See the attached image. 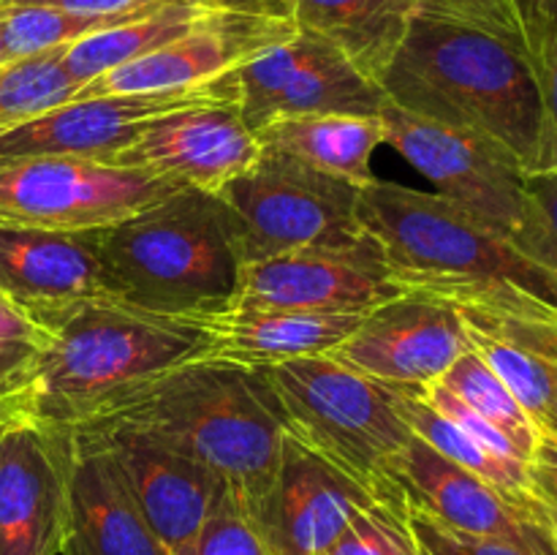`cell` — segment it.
Returning a JSON list of instances; mask_svg holds the SVG:
<instances>
[{
  "label": "cell",
  "mask_w": 557,
  "mask_h": 555,
  "mask_svg": "<svg viewBox=\"0 0 557 555\" xmlns=\"http://www.w3.org/2000/svg\"><path fill=\"white\" fill-rule=\"evenodd\" d=\"M359 223L400 292L500 319L557 316V275L435 190L379 180L359 190Z\"/></svg>",
  "instance_id": "6da1fadb"
},
{
  "label": "cell",
  "mask_w": 557,
  "mask_h": 555,
  "mask_svg": "<svg viewBox=\"0 0 557 555\" xmlns=\"http://www.w3.org/2000/svg\"><path fill=\"white\" fill-rule=\"evenodd\" d=\"M82 430H128L210 468L253 520L264 504L286 424L256 370L190 362Z\"/></svg>",
  "instance_id": "7a4b0ae2"
},
{
  "label": "cell",
  "mask_w": 557,
  "mask_h": 555,
  "mask_svg": "<svg viewBox=\"0 0 557 555\" xmlns=\"http://www.w3.org/2000/svg\"><path fill=\"white\" fill-rule=\"evenodd\" d=\"M52 346L41 365L27 417L82 430L112 417L152 384L207 359L199 319L150 313L114 299H92L47 326Z\"/></svg>",
  "instance_id": "3957f363"
},
{
  "label": "cell",
  "mask_w": 557,
  "mask_h": 555,
  "mask_svg": "<svg viewBox=\"0 0 557 555\" xmlns=\"http://www.w3.org/2000/svg\"><path fill=\"white\" fill-rule=\"evenodd\" d=\"M379 87L406 112L498 141L525 172L536 163L542 101L525 49L417 14Z\"/></svg>",
  "instance_id": "277c9868"
},
{
  "label": "cell",
  "mask_w": 557,
  "mask_h": 555,
  "mask_svg": "<svg viewBox=\"0 0 557 555\" xmlns=\"http://www.w3.org/2000/svg\"><path fill=\"white\" fill-rule=\"evenodd\" d=\"M98 256L109 299L177 319L232 308L243 270L226 205L194 188L101 229Z\"/></svg>",
  "instance_id": "5b68a950"
},
{
  "label": "cell",
  "mask_w": 557,
  "mask_h": 555,
  "mask_svg": "<svg viewBox=\"0 0 557 555\" xmlns=\"http://www.w3.org/2000/svg\"><path fill=\"white\" fill-rule=\"evenodd\" d=\"M256 373L270 390L286 433L354 477L392 488L389 466L413 435L397 411L395 386L330 357H299Z\"/></svg>",
  "instance_id": "8992f818"
},
{
  "label": "cell",
  "mask_w": 557,
  "mask_h": 555,
  "mask_svg": "<svg viewBox=\"0 0 557 555\" xmlns=\"http://www.w3.org/2000/svg\"><path fill=\"white\" fill-rule=\"evenodd\" d=\"M357 185L315 172L281 152L259 161L218 190L232 215L243 264L364 234Z\"/></svg>",
  "instance_id": "52a82bcc"
},
{
  "label": "cell",
  "mask_w": 557,
  "mask_h": 555,
  "mask_svg": "<svg viewBox=\"0 0 557 555\" xmlns=\"http://www.w3.org/2000/svg\"><path fill=\"white\" fill-rule=\"evenodd\" d=\"M174 190L183 188L107 161L9 158L0 161V223L96 232L136 215Z\"/></svg>",
  "instance_id": "ba28073f"
},
{
  "label": "cell",
  "mask_w": 557,
  "mask_h": 555,
  "mask_svg": "<svg viewBox=\"0 0 557 555\" xmlns=\"http://www.w3.org/2000/svg\"><path fill=\"white\" fill-rule=\"evenodd\" d=\"M386 145L406 158L435 194L509 239L522 215L525 166L506 147L476 131L435 123L386 101Z\"/></svg>",
  "instance_id": "9c48e42d"
},
{
  "label": "cell",
  "mask_w": 557,
  "mask_h": 555,
  "mask_svg": "<svg viewBox=\"0 0 557 555\" xmlns=\"http://www.w3.org/2000/svg\"><path fill=\"white\" fill-rule=\"evenodd\" d=\"M210 103H239L237 71L223 79L183 90L131 92V96L71 98L60 107L47 109L25 120L16 128L0 134V161L9 158H82L107 161L161 114Z\"/></svg>",
  "instance_id": "30bf717a"
},
{
  "label": "cell",
  "mask_w": 557,
  "mask_h": 555,
  "mask_svg": "<svg viewBox=\"0 0 557 555\" xmlns=\"http://www.w3.org/2000/svg\"><path fill=\"white\" fill-rule=\"evenodd\" d=\"M239 114L250 131L305 114H381L386 96L341 49L297 30L237 71Z\"/></svg>",
  "instance_id": "8fae6325"
},
{
  "label": "cell",
  "mask_w": 557,
  "mask_h": 555,
  "mask_svg": "<svg viewBox=\"0 0 557 555\" xmlns=\"http://www.w3.org/2000/svg\"><path fill=\"white\" fill-rule=\"evenodd\" d=\"M397 294L403 292L392 283L384 250L364 232L346 243L243 264L232 308L368 313Z\"/></svg>",
  "instance_id": "7c38bea8"
},
{
  "label": "cell",
  "mask_w": 557,
  "mask_h": 555,
  "mask_svg": "<svg viewBox=\"0 0 557 555\" xmlns=\"http://www.w3.org/2000/svg\"><path fill=\"white\" fill-rule=\"evenodd\" d=\"M71 430L27 414L0 424V555H63Z\"/></svg>",
  "instance_id": "4fadbf2b"
},
{
  "label": "cell",
  "mask_w": 557,
  "mask_h": 555,
  "mask_svg": "<svg viewBox=\"0 0 557 555\" xmlns=\"http://www.w3.org/2000/svg\"><path fill=\"white\" fill-rule=\"evenodd\" d=\"M392 488H375L286 433L275 482L253 517L270 555H324L354 517Z\"/></svg>",
  "instance_id": "5bb4252c"
},
{
  "label": "cell",
  "mask_w": 557,
  "mask_h": 555,
  "mask_svg": "<svg viewBox=\"0 0 557 555\" xmlns=\"http://www.w3.org/2000/svg\"><path fill=\"white\" fill-rule=\"evenodd\" d=\"M471 348L460 308L403 292L368 310L357 330L324 357L381 384L424 390Z\"/></svg>",
  "instance_id": "9a60e30c"
},
{
  "label": "cell",
  "mask_w": 557,
  "mask_h": 555,
  "mask_svg": "<svg viewBox=\"0 0 557 555\" xmlns=\"http://www.w3.org/2000/svg\"><path fill=\"white\" fill-rule=\"evenodd\" d=\"M389 482L417 509L473 536L504 539L533 555H557V544L533 495H511L411 435L389 466Z\"/></svg>",
  "instance_id": "2e32d148"
},
{
  "label": "cell",
  "mask_w": 557,
  "mask_h": 555,
  "mask_svg": "<svg viewBox=\"0 0 557 555\" xmlns=\"http://www.w3.org/2000/svg\"><path fill=\"white\" fill-rule=\"evenodd\" d=\"M297 30L292 14L281 11H228L158 52L85 82L74 98L183 90L223 79Z\"/></svg>",
  "instance_id": "e0dca14e"
},
{
  "label": "cell",
  "mask_w": 557,
  "mask_h": 555,
  "mask_svg": "<svg viewBox=\"0 0 557 555\" xmlns=\"http://www.w3.org/2000/svg\"><path fill=\"white\" fill-rule=\"evenodd\" d=\"M259 156V139L245 125L237 103H210L150 120L112 163L177 188L218 194Z\"/></svg>",
  "instance_id": "ac0fdd59"
},
{
  "label": "cell",
  "mask_w": 557,
  "mask_h": 555,
  "mask_svg": "<svg viewBox=\"0 0 557 555\" xmlns=\"http://www.w3.org/2000/svg\"><path fill=\"white\" fill-rule=\"evenodd\" d=\"M96 232H52L0 223V297L49 326L103 288Z\"/></svg>",
  "instance_id": "d6986e66"
},
{
  "label": "cell",
  "mask_w": 557,
  "mask_h": 555,
  "mask_svg": "<svg viewBox=\"0 0 557 555\" xmlns=\"http://www.w3.org/2000/svg\"><path fill=\"white\" fill-rule=\"evenodd\" d=\"M76 433V430H71ZM109 446L147 526L169 555H190L226 484L190 457L128 430H85Z\"/></svg>",
  "instance_id": "ffe728a7"
},
{
  "label": "cell",
  "mask_w": 557,
  "mask_h": 555,
  "mask_svg": "<svg viewBox=\"0 0 557 555\" xmlns=\"http://www.w3.org/2000/svg\"><path fill=\"white\" fill-rule=\"evenodd\" d=\"M63 555H169L136 506L117 460L96 433L76 430Z\"/></svg>",
  "instance_id": "44dd1931"
},
{
  "label": "cell",
  "mask_w": 557,
  "mask_h": 555,
  "mask_svg": "<svg viewBox=\"0 0 557 555\" xmlns=\"http://www.w3.org/2000/svg\"><path fill=\"white\" fill-rule=\"evenodd\" d=\"M362 319L364 313L226 308L199 321L210 341V362L264 370L299 357H324L346 341Z\"/></svg>",
  "instance_id": "7402d4cb"
},
{
  "label": "cell",
  "mask_w": 557,
  "mask_h": 555,
  "mask_svg": "<svg viewBox=\"0 0 557 555\" xmlns=\"http://www.w3.org/2000/svg\"><path fill=\"white\" fill-rule=\"evenodd\" d=\"M261 150L281 152L315 172L364 188L373 183V156L386 145L381 114H305L253 131Z\"/></svg>",
  "instance_id": "603a6c76"
},
{
  "label": "cell",
  "mask_w": 557,
  "mask_h": 555,
  "mask_svg": "<svg viewBox=\"0 0 557 555\" xmlns=\"http://www.w3.org/2000/svg\"><path fill=\"white\" fill-rule=\"evenodd\" d=\"M228 11H281L292 14L286 5H264L248 3V0H174V3L161 5L150 11L141 20L131 25L112 27V30L96 33L90 38L71 44L63 52V65L76 85L96 79L117 65L131 63L136 58L158 52L169 44L180 41L188 33L199 30L207 22L218 20Z\"/></svg>",
  "instance_id": "cb8c5ba5"
},
{
  "label": "cell",
  "mask_w": 557,
  "mask_h": 555,
  "mask_svg": "<svg viewBox=\"0 0 557 555\" xmlns=\"http://www.w3.org/2000/svg\"><path fill=\"white\" fill-rule=\"evenodd\" d=\"M299 30L341 49L379 85L408 36L417 0H288Z\"/></svg>",
  "instance_id": "d4e9b609"
},
{
  "label": "cell",
  "mask_w": 557,
  "mask_h": 555,
  "mask_svg": "<svg viewBox=\"0 0 557 555\" xmlns=\"http://www.w3.org/2000/svg\"><path fill=\"white\" fill-rule=\"evenodd\" d=\"M395 403L400 417L411 428V433L419 435L424 444L433 446L446 460L457 462L466 471L487 479L490 484L506 490V493L531 495V471H528V462L509 460V457H498L490 449H484L460 424H455L446 414H441L424 397L422 390L395 386Z\"/></svg>",
  "instance_id": "484cf974"
},
{
  "label": "cell",
  "mask_w": 557,
  "mask_h": 555,
  "mask_svg": "<svg viewBox=\"0 0 557 555\" xmlns=\"http://www.w3.org/2000/svg\"><path fill=\"white\" fill-rule=\"evenodd\" d=\"M438 384H444L446 390L455 397H460L468 408L479 414V417L487 419L498 433H504L511 441L520 457L525 462L533 460V455L542 446V433L533 424V419L528 417L525 408L517 403V397L511 395L509 386L493 373L487 362L479 357L476 348L462 354L444 375H441Z\"/></svg>",
  "instance_id": "4316f807"
},
{
  "label": "cell",
  "mask_w": 557,
  "mask_h": 555,
  "mask_svg": "<svg viewBox=\"0 0 557 555\" xmlns=\"http://www.w3.org/2000/svg\"><path fill=\"white\" fill-rule=\"evenodd\" d=\"M120 25H128V20L3 0L5 60H22L30 58V54L49 52V49L71 47L82 38H90L96 33L112 30V27Z\"/></svg>",
  "instance_id": "83f0119b"
},
{
  "label": "cell",
  "mask_w": 557,
  "mask_h": 555,
  "mask_svg": "<svg viewBox=\"0 0 557 555\" xmlns=\"http://www.w3.org/2000/svg\"><path fill=\"white\" fill-rule=\"evenodd\" d=\"M63 49L0 63V134L71 101L79 90L63 65Z\"/></svg>",
  "instance_id": "f1b7e54d"
},
{
  "label": "cell",
  "mask_w": 557,
  "mask_h": 555,
  "mask_svg": "<svg viewBox=\"0 0 557 555\" xmlns=\"http://www.w3.org/2000/svg\"><path fill=\"white\" fill-rule=\"evenodd\" d=\"M52 346V332L0 297V408L27 414L33 384Z\"/></svg>",
  "instance_id": "f546056e"
},
{
  "label": "cell",
  "mask_w": 557,
  "mask_h": 555,
  "mask_svg": "<svg viewBox=\"0 0 557 555\" xmlns=\"http://www.w3.org/2000/svg\"><path fill=\"white\" fill-rule=\"evenodd\" d=\"M466 326L479 357L509 386L517 403L533 419L539 433H544V428L549 424V414H553V365L484 326L471 324V321H466Z\"/></svg>",
  "instance_id": "4dcf8cb0"
},
{
  "label": "cell",
  "mask_w": 557,
  "mask_h": 555,
  "mask_svg": "<svg viewBox=\"0 0 557 555\" xmlns=\"http://www.w3.org/2000/svg\"><path fill=\"white\" fill-rule=\"evenodd\" d=\"M324 555H422L408 522L406 495L395 490L359 511Z\"/></svg>",
  "instance_id": "1f68e13d"
},
{
  "label": "cell",
  "mask_w": 557,
  "mask_h": 555,
  "mask_svg": "<svg viewBox=\"0 0 557 555\" xmlns=\"http://www.w3.org/2000/svg\"><path fill=\"white\" fill-rule=\"evenodd\" d=\"M509 243L557 275V169L525 172L522 215Z\"/></svg>",
  "instance_id": "d6a6232c"
},
{
  "label": "cell",
  "mask_w": 557,
  "mask_h": 555,
  "mask_svg": "<svg viewBox=\"0 0 557 555\" xmlns=\"http://www.w3.org/2000/svg\"><path fill=\"white\" fill-rule=\"evenodd\" d=\"M528 60L542 101V134L531 172L557 169V22L525 20Z\"/></svg>",
  "instance_id": "836d02e7"
},
{
  "label": "cell",
  "mask_w": 557,
  "mask_h": 555,
  "mask_svg": "<svg viewBox=\"0 0 557 555\" xmlns=\"http://www.w3.org/2000/svg\"><path fill=\"white\" fill-rule=\"evenodd\" d=\"M417 14L490 33L528 52L525 20L517 0H417Z\"/></svg>",
  "instance_id": "e575fe53"
},
{
  "label": "cell",
  "mask_w": 557,
  "mask_h": 555,
  "mask_svg": "<svg viewBox=\"0 0 557 555\" xmlns=\"http://www.w3.org/2000/svg\"><path fill=\"white\" fill-rule=\"evenodd\" d=\"M190 555H270V550L253 520L239 509L232 495L223 493Z\"/></svg>",
  "instance_id": "d590c367"
},
{
  "label": "cell",
  "mask_w": 557,
  "mask_h": 555,
  "mask_svg": "<svg viewBox=\"0 0 557 555\" xmlns=\"http://www.w3.org/2000/svg\"><path fill=\"white\" fill-rule=\"evenodd\" d=\"M408 522H411L413 539H417L422 555H533L504 539L473 536V533L444 526L433 515L411 504H408Z\"/></svg>",
  "instance_id": "8d00e7d4"
},
{
  "label": "cell",
  "mask_w": 557,
  "mask_h": 555,
  "mask_svg": "<svg viewBox=\"0 0 557 555\" xmlns=\"http://www.w3.org/2000/svg\"><path fill=\"white\" fill-rule=\"evenodd\" d=\"M422 392H424V397H428V400L433 403V406L438 408L441 414H446L451 422L460 424V428L466 430L468 435H473V439H476L479 444L484 446V449H490L493 455H498V457H509V460H522L520 452L511 446V441L506 439L504 433H498V430H495L493 424L487 422V419L479 417L473 408H468L466 403L460 400V397L451 395V392L446 390L444 384H438V381H435V384L424 386ZM522 462H525V460H522Z\"/></svg>",
  "instance_id": "74e56055"
},
{
  "label": "cell",
  "mask_w": 557,
  "mask_h": 555,
  "mask_svg": "<svg viewBox=\"0 0 557 555\" xmlns=\"http://www.w3.org/2000/svg\"><path fill=\"white\" fill-rule=\"evenodd\" d=\"M531 471V495L542 509L549 531H553L557 544V446L542 441L533 460L528 462Z\"/></svg>",
  "instance_id": "f35d334b"
},
{
  "label": "cell",
  "mask_w": 557,
  "mask_h": 555,
  "mask_svg": "<svg viewBox=\"0 0 557 555\" xmlns=\"http://www.w3.org/2000/svg\"><path fill=\"white\" fill-rule=\"evenodd\" d=\"M522 20H547L557 22V0H517Z\"/></svg>",
  "instance_id": "ab89813d"
},
{
  "label": "cell",
  "mask_w": 557,
  "mask_h": 555,
  "mask_svg": "<svg viewBox=\"0 0 557 555\" xmlns=\"http://www.w3.org/2000/svg\"><path fill=\"white\" fill-rule=\"evenodd\" d=\"M557 433V365H553V414H549V424L544 428L542 439Z\"/></svg>",
  "instance_id": "60d3db41"
},
{
  "label": "cell",
  "mask_w": 557,
  "mask_h": 555,
  "mask_svg": "<svg viewBox=\"0 0 557 555\" xmlns=\"http://www.w3.org/2000/svg\"><path fill=\"white\" fill-rule=\"evenodd\" d=\"M0 63H5V47H3V0H0Z\"/></svg>",
  "instance_id": "b9f144b4"
},
{
  "label": "cell",
  "mask_w": 557,
  "mask_h": 555,
  "mask_svg": "<svg viewBox=\"0 0 557 555\" xmlns=\"http://www.w3.org/2000/svg\"><path fill=\"white\" fill-rule=\"evenodd\" d=\"M11 417H14V414H9V411H3V408H0V424H3L5 419H11ZM20 417H22V414H20Z\"/></svg>",
  "instance_id": "7bdbcfd3"
},
{
  "label": "cell",
  "mask_w": 557,
  "mask_h": 555,
  "mask_svg": "<svg viewBox=\"0 0 557 555\" xmlns=\"http://www.w3.org/2000/svg\"><path fill=\"white\" fill-rule=\"evenodd\" d=\"M542 441H547V444H553V446H557V433H553V435H547V439H542Z\"/></svg>",
  "instance_id": "ee69618b"
},
{
  "label": "cell",
  "mask_w": 557,
  "mask_h": 555,
  "mask_svg": "<svg viewBox=\"0 0 557 555\" xmlns=\"http://www.w3.org/2000/svg\"><path fill=\"white\" fill-rule=\"evenodd\" d=\"M5 422H9V419H5Z\"/></svg>",
  "instance_id": "f6af8a7d"
}]
</instances>
